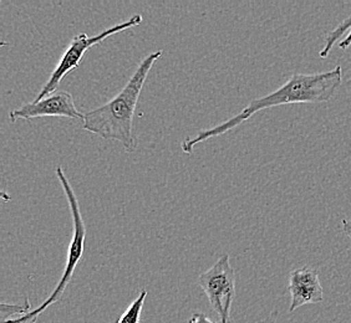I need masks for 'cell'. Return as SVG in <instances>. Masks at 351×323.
I'll return each instance as SVG.
<instances>
[{"label":"cell","instance_id":"1","mask_svg":"<svg viewBox=\"0 0 351 323\" xmlns=\"http://www.w3.org/2000/svg\"><path fill=\"white\" fill-rule=\"evenodd\" d=\"M343 82V68L340 65L332 70L317 74H294L274 92L256 99L248 106L227 121L215 127L199 131L195 137H189L181 143L183 153L191 155L197 144L224 135L237 126L248 121L250 117L267 108L293 105V103H322L330 101Z\"/></svg>","mask_w":351,"mask_h":323},{"label":"cell","instance_id":"2","mask_svg":"<svg viewBox=\"0 0 351 323\" xmlns=\"http://www.w3.org/2000/svg\"><path fill=\"white\" fill-rule=\"evenodd\" d=\"M157 50L142 59L135 73L114 99L85 114L82 128L104 140L119 142L126 152H135L134 116L142 88L156 61L162 56Z\"/></svg>","mask_w":351,"mask_h":323},{"label":"cell","instance_id":"3","mask_svg":"<svg viewBox=\"0 0 351 323\" xmlns=\"http://www.w3.org/2000/svg\"><path fill=\"white\" fill-rule=\"evenodd\" d=\"M55 175L58 177L61 187L64 189V193L68 201L69 208L71 211L73 216V239L70 242L68 250V257H66V263H65V269L62 272L60 281L56 285L53 294L47 297V301L41 303L40 306L35 310L27 312L24 316L16 317L13 320H9L7 323H35L38 321V318L40 316L44 311H47L51 305L60 301L61 297L64 295L65 289L68 287L69 283L73 279L75 269L77 266V263H80L82 255H84V249H85V237H86V228H85V222L82 219V210L79 205L77 196L75 194L74 189L71 187V184L69 182L68 177L64 173V169L61 166H58L55 169Z\"/></svg>","mask_w":351,"mask_h":323},{"label":"cell","instance_id":"4","mask_svg":"<svg viewBox=\"0 0 351 323\" xmlns=\"http://www.w3.org/2000/svg\"><path fill=\"white\" fill-rule=\"evenodd\" d=\"M142 23L141 14H135L130 18L129 21L119 23L114 27H108L106 30H104L100 34L94 35V36H88L85 33L76 35L73 38V40L70 42L65 54L62 55L59 64L54 68L53 74L50 75L47 83L43 86L40 92L35 97L34 101H40L43 99H45L49 94H54L58 90V86L60 83L61 80L71 71H74L75 68H79L80 62L85 53L88 51L90 47L101 44L102 41L106 40L108 36L111 35L121 33L125 30H129L131 27H137Z\"/></svg>","mask_w":351,"mask_h":323},{"label":"cell","instance_id":"5","mask_svg":"<svg viewBox=\"0 0 351 323\" xmlns=\"http://www.w3.org/2000/svg\"><path fill=\"white\" fill-rule=\"evenodd\" d=\"M197 283L219 317V323H230V307L236 296V274L230 266V255L221 256L210 269L199 275Z\"/></svg>","mask_w":351,"mask_h":323},{"label":"cell","instance_id":"6","mask_svg":"<svg viewBox=\"0 0 351 323\" xmlns=\"http://www.w3.org/2000/svg\"><path fill=\"white\" fill-rule=\"evenodd\" d=\"M39 117H65L71 120H82L85 115L75 106L74 97L66 91H56L40 101H33L10 111V121L35 120Z\"/></svg>","mask_w":351,"mask_h":323},{"label":"cell","instance_id":"7","mask_svg":"<svg viewBox=\"0 0 351 323\" xmlns=\"http://www.w3.org/2000/svg\"><path fill=\"white\" fill-rule=\"evenodd\" d=\"M288 289L291 297L289 312H294L304 305L323 302L324 300L319 271L308 266L291 271Z\"/></svg>","mask_w":351,"mask_h":323},{"label":"cell","instance_id":"8","mask_svg":"<svg viewBox=\"0 0 351 323\" xmlns=\"http://www.w3.org/2000/svg\"><path fill=\"white\" fill-rule=\"evenodd\" d=\"M146 297L147 291L142 289L138 297L130 305L128 310L122 313V316L116 321V323H141V313Z\"/></svg>","mask_w":351,"mask_h":323},{"label":"cell","instance_id":"9","mask_svg":"<svg viewBox=\"0 0 351 323\" xmlns=\"http://www.w3.org/2000/svg\"><path fill=\"white\" fill-rule=\"evenodd\" d=\"M32 305L29 298H25L24 305H7V303H1L0 306V322L7 323L9 320H13L14 316L19 315L24 316L27 312H30Z\"/></svg>","mask_w":351,"mask_h":323},{"label":"cell","instance_id":"10","mask_svg":"<svg viewBox=\"0 0 351 323\" xmlns=\"http://www.w3.org/2000/svg\"><path fill=\"white\" fill-rule=\"evenodd\" d=\"M189 323H216L210 321L208 317L206 316L204 313H193L191 318H189ZM219 323V322H218Z\"/></svg>","mask_w":351,"mask_h":323},{"label":"cell","instance_id":"11","mask_svg":"<svg viewBox=\"0 0 351 323\" xmlns=\"http://www.w3.org/2000/svg\"><path fill=\"white\" fill-rule=\"evenodd\" d=\"M351 45V30L348 33V35L345 36L343 40L340 41L338 44L339 49H341V50H346L348 47Z\"/></svg>","mask_w":351,"mask_h":323},{"label":"cell","instance_id":"12","mask_svg":"<svg viewBox=\"0 0 351 323\" xmlns=\"http://www.w3.org/2000/svg\"><path fill=\"white\" fill-rule=\"evenodd\" d=\"M341 227H343V231H344L345 235L351 239V219H343Z\"/></svg>","mask_w":351,"mask_h":323}]
</instances>
